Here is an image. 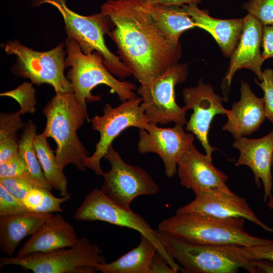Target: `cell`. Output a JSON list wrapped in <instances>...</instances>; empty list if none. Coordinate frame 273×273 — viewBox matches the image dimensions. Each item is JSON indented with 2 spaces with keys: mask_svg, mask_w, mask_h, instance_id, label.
<instances>
[{
  "mask_svg": "<svg viewBox=\"0 0 273 273\" xmlns=\"http://www.w3.org/2000/svg\"><path fill=\"white\" fill-rule=\"evenodd\" d=\"M2 47L8 55L16 56V62L11 69L16 76L28 78L37 85L50 84L56 93H73L72 85L64 74V43L44 52L33 50L16 40H9Z\"/></svg>",
  "mask_w": 273,
  "mask_h": 273,
  "instance_id": "ba28073f",
  "label": "cell"
},
{
  "mask_svg": "<svg viewBox=\"0 0 273 273\" xmlns=\"http://www.w3.org/2000/svg\"><path fill=\"white\" fill-rule=\"evenodd\" d=\"M243 217L221 218L199 213H175L164 219L158 230L186 243L254 247L273 244V240L253 236L244 229Z\"/></svg>",
  "mask_w": 273,
  "mask_h": 273,
  "instance_id": "7a4b0ae2",
  "label": "cell"
},
{
  "mask_svg": "<svg viewBox=\"0 0 273 273\" xmlns=\"http://www.w3.org/2000/svg\"><path fill=\"white\" fill-rule=\"evenodd\" d=\"M184 126L176 123L173 127L163 128L149 123L148 130H139V152L157 154L163 162L165 174L168 178L177 173L179 159L195 140L194 134L187 132Z\"/></svg>",
  "mask_w": 273,
  "mask_h": 273,
  "instance_id": "5bb4252c",
  "label": "cell"
},
{
  "mask_svg": "<svg viewBox=\"0 0 273 273\" xmlns=\"http://www.w3.org/2000/svg\"><path fill=\"white\" fill-rule=\"evenodd\" d=\"M34 150L44 176L49 184L60 192L61 196L70 195L68 192V180L63 170L58 166L54 152L47 138L42 133L36 134L33 142Z\"/></svg>",
  "mask_w": 273,
  "mask_h": 273,
  "instance_id": "484cf974",
  "label": "cell"
},
{
  "mask_svg": "<svg viewBox=\"0 0 273 273\" xmlns=\"http://www.w3.org/2000/svg\"><path fill=\"white\" fill-rule=\"evenodd\" d=\"M104 158L109 162L110 169L103 174L101 191L111 200L130 209L137 197L154 195L160 192L158 185L143 168L125 162L111 145Z\"/></svg>",
  "mask_w": 273,
  "mask_h": 273,
  "instance_id": "7c38bea8",
  "label": "cell"
},
{
  "mask_svg": "<svg viewBox=\"0 0 273 273\" xmlns=\"http://www.w3.org/2000/svg\"><path fill=\"white\" fill-rule=\"evenodd\" d=\"M53 213L27 211L14 215L0 216V248L12 256L21 241L34 234Z\"/></svg>",
  "mask_w": 273,
  "mask_h": 273,
  "instance_id": "7402d4cb",
  "label": "cell"
},
{
  "mask_svg": "<svg viewBox=\"0 0 273 273\" xmlns=\"http://www.w3.org/2000/svg\"><path fill=\"white\" fill-rule=\"evenodd\" d=\"M78 240L74 226L59 213L50 217L21 247L16 257L72 247Z\"/></svg>",
  "mask_w": 273,
  "mask_h": 273,
  "instance_id": "ffe728a7",
  "label": "cell"
},
{
  "mask_svg": "<svg viewBox=\"0 0 273 273\" xmlns=\"http://www.w3.org/2000/svg\"><path fill=\"white\" fill-rule=\"evenodd\" d=\"M101 13L114 26L108 33L119 58L141 84L148 83L178 63L180 42L167 40L142 0H108Z\"/></svg>",
  "mask_w": 273,
  "mask_h": 273,
  "instance_id": "6da1fadb",
  "label": "cell"
},
{
  "mask_svg": "<svg viewBox=\"0 0 273 273\" xmlns=\"http://www.w3.org/2000/svg\"><path fill=\"white\" fill-rule=\"evenodd\" d=\"M197 4L181 6L198 27L208 32L215 39L223 55L230 57L242 34L243 18L218 19L212 17L208 11L199 9Z\"/></svg>",
  "mask_w": 273,
  "mask_h": 273,
  "instance_id": "44dd1931",
  "label": "cell"
},
{
  "mask_svg": "<svg viewBox=\"0 0 273 273\" xmlns=\"http://www.w3.org/2000/svg\"><path fill=\"white\" fill-rule=\"evenodd\" d=\"M148 7L159 30L173 43H179V38L184 32L196 27L192 18L181 7L161 5Z\"/></svg>",
  "mask_w": 273,
  "mask_h": 273,
  "instance_id": "cb8c5ba5",
  "label": "cell"
},
{
  "mask_svg": "<svg viewBox=\"0 0 273 273\" xmlns=\"http://www.w3.org/2000/svg\"><path fill=\"white\" fill-rule=\"evenodd\" d=\"M43 188L34 187L26 195L23 200L24 206L29 211L36 212L43 201Z\"/></svg>",
  "mask_w": 273,
  "mask_h": 273,
  "instance_id": "e575fe53",
  "label": "cell"
},
{
  "mask_svg": "<svg viewBox=\"0 0 273 273\" xmlns=\"http://www.w3.org/2000/svg\"><path fill=\"white\" fill-rule=\"evenodd\" d=\"M1 96L9 97L16 100L20 105L21 114H33L35 112L36 101L35 90L32 83L25 82L15 89L1 94Z\"/></svg>",
  "mask_w": 273,
  "mask_h": 273,
  "instance_id": "83f0119b",
  "label": "cell"
},
{
  "mask_svg": "<svg viewBox=\"0 0 273 273\" xmlns=\"http://www.w3.org/2000/svg\"><path fill=\"white\" fill-rule=\"evenodd\" d=\"M47 118L44 130L46 138H51L57 145L56 163L64 170L70 164L85 171L89 151L79 140L77 131L89 120L87 109L77 101L73 93H56L42 110Z\"/></svg>",
  "mask_w": 273,
  "mask_h": 273,
  "instance_id": "3957f363",
  "label": "cell"
},
{
  "mask_svg": "<svg viewBox=\"0 0 273 273\" xmlns=\"http://www.w3.org/2000/svg\"><path fill=\"white\" fill-rule=\"evenodd\" d=\"M263 28V24L252 16L247 14L243 18L242 34L230 57V64L221 85L225 101L229 100L233 78L237 70L242 68L250 70L261 80V66L265 60L260 50Z\"/></svg>",
  "mask_w": 273,
  "mask_h": 273,
  "instance_id": "2e32d148",
  "label": "cell"
},
{
  "mask_svg": "<svg viewBox=\"0 0 273 273\" xmlns=\"http://www.w3.org/2000/svg\"><path fill=\"white\" fill-rule=\"evenodd\" d=\"M184 107L192 110L187 121L186 131L194 134L203 146L206 155L212 158L213 152L218 150L212 147L208 140L211 122L216 115H228L229 110L223 105V97L216 94L210 84H206L200 79L197 85L185 87L183 90Z\"/></svg>",
  "mask_w": 273,
  "mask_h": 273,
  "instance_id": "4fadbf2b",
  "label": "cell"
},
{
  "mask_svg": "<svg viewBox=\"0 0 273 273\" xmlns=\"http://www.w3.org/2000/svg\"><path fill=\"white\" fill-rule=\"evenodd\" d=\"M254 81L263 91L265 116L273 124V70L265 69L262 73L261 80L259 82L255 78Z\"/></svg>",
  "mask_w": 273,
  "mask_h": 273,
  "instance_id": "4dcf8cb0",
  "label": "cell"
},
{
  "mask_svg": "<svg viewBox=\"0 0 273 273\" xmlns=\"http://www.w3.org/2000/svg\"><path fill=\"white\" fill-rule=\"evenodd\" d=\"M242 7L263 26L273 25V0H249Z\"/></svg>",
  "mask_w": 273,
  "mask_h": 273,
  "instance_id": "f1b7e54d",
  "label": "cell"
},
{
  "mask_svg": "<svg viewBox=\"0 0 273 273\" xmlns=\"http://www.w3.org/2000/svg\"><path fill=\"white\" fill-rule=\"evenodd\" d=\"M14 177H30L19 154L8 161L0 163V178Z\"/></svg>",
  "mask_w": 273,
  "mask_h": 273,
  "instance_id": "d6a6232c",
  "label": "cell"
},
{
  "mask_svg": "<svg viewBox=\"0 0 273 273\" xmlns=\"http://www.w3.org/2000/svg\"><path fill=\"white\" fill-rule=\"evenodd\" d=\"M28 211L24 205L0 185V216L14 215Z\"/></svg>",
  "mask_w": 273,
  "mask_h": 273,
  "instance_id": "1f68e13d",
  "label": "cell"
},
{
  "mask_svg": "<svg viewBox=\"0 0 273 273\" xmlns=\"http://www.w3.org/2000/svg\"><path fill=\"white\" fill-rule=\"evenodd\" d=\"M233 146L240 152L236 166L245 165L252 171L255 183L264 188L263 200L266 202L271 195L272 176L271 168L273 156V128L265 136L259 139L242 136L236 139Z\"/></svg>",
  "mask_w": 273,
  "mask_h": 273,
  "instance_id": "ac0fdd59",
  "label": "cell"
},
{
  "mask_svg": "<svg viewBox=\"0 0 273 273\" xmlns=\"http://www.w3.org/2000/svg\"><path fill=\"white\" fill-rule=\"evenodd\" d=\"M271 166L273 168V156L272 158ZM267 205L270 210L273 211V197L271 195L269 197V201Z\"/></svg>",
  "mask_w": 273,
  "mask_h": 273,
  "instance_id": "60d3db41",
  "label": "cell"
},
{
  "mask_svg": "<svg viewBox=\"0 0 273 273\" xmlns=\"http://www.w3.org/2000/svg\"><path fill=\"white\" fill-rule=\"evenodd\" d=\"M74 218L80 221H103L121 227L134 230L147 238L166 259L169 265L176 271L181 267L167 253L162 245L158 230L153 229L140 214L131 209L120 206L101 190L95 188L85 197L73 214Z\"/></svg>",
  "mask_w": 273,
  "mask_h": 273,
  "instance_id": "9c48e42d",
  "label": "cell"
},
{
  "mask_svg": "<svg viewBox=\"0 0 273 273\" xmlns=\"http://www.w3.org/2000/svg\"><path fill=\"white\" fill-rule=\"evenodd\" d=\"M0 185L22 204L27 193L36 186L29 177L2 178Z\"/></svg>",
  "mask_w": 273,
  "mask_h": 273,
  "instance_id": "f546056e",
  "label": "cell"
},
{
  "mask_svg": "<svg viewBox=\"0 0 273 273\" xmlns=\"http://www.w3.org/2000/svg\"><path fill=\"white\" fill-rule=\"evenodd\" d=\"M180 185L195 195L204 193L235 194L226 184L228 176L215 167L212 158L203 154L192 144L177 164Z\"/></svg>",
  "mask_w": 273,
  "mask_h": 273,
  "instance_id": "9a60e30c",
  "label": "cell"
},
{
  "mask_svg": "<svg viewBox=\"0 0 273 273\" xmlns=\"http://www.w3.org/2000/svg\"><path fill=\"white\" fill-rule=\"evenodd\" d=\"M66 67L71 68L67 77L73 88L77 101L87 109L86 102L99 101L100 96H94L92 91L100 84L109 86L122 102L137 97L136 85L130 82L119 80L107 69L102 56L95 51L89 54L83 53L78 43L73 39H66Z\"/></svg>",
  "mask_w": 273,
  "mask_h": 273,
  "instance_id": "5b68a950",
  "label": "cell"
},
{
  "mask_svg": "<svg viewBox=\"0 0 273 273\" xmlns=\"http://www.w3.org/2000/svg\"><path fill=\"white\" fill-rule=\"evenodd\" d=\"M240 92V99L232 104L222 128L232 133L235 139L257 130L266 118L263 98L257 97L243 80Z\"/></svg>",
  "mask_w": 273,
  "mask_h": 273,
  "instance_id": "d6986e66",
  "label": "cell"
},
{
  "mask_svg": "<svg viewBox=\"0 0 273 273\" xmlns=\"http://www.w3.org/2000/svg\"><path fill=\"white\" fill-rule=\"evenodd\" d=\"M188 74V64L178 63L152 81L141 84L137 93L143 99L149 123L187 124L188 110L176 103L174 88L186 80Z\"/></svg>",
  "mask_w": 273,
  "mask_h": 273,
  "instance_id": "8fae6325",
  "label": "cell"
},
{
  "mask_svg": "<svg viewBox=\"0 0 273 273\" xmlns=\"http://www.w3.org/2000/svg\"><path fill=\"white\" fill-rule=\"evenodd\" d=\"M253 262L260 272H273V261L267 259H254Z\"/></svg>",
  "mask_w": 273,
  "mask_h": 273,
  "instance_id": "ab89813d",
  "label": "cell"
},
{
  "mask_svg": "<svg viewBox=\"0 0 273 273\" xmlns=\"http://www.w3.org/2000/svg\"><path fill=\"white\" fill-rule=\"evenodd\" d=\"M36 127L32 120L26 123L18 141V154L27 173L36 186L51 191L53 187L46 180L37 157L33 145Z\"/></svg>",
  "mask_w": 273,
  "mask_h": 273,
  "instance_id": "d4e9b609",
  "label": "cell"
},
{
  "mask_svg": "<svg viewBox=\"0 0 273 273\" xmlns=\"http://www.w3.org/2000/svg\"><path fill=\"white\" fill-rule=\"evenodd\" d=\"M252 259H267L273 261V244L254 247H243Z\"/></svg>",
  "mask_w": 273,
  "mask_h": 273,
  "instance_id": "d590c367",
  "label": "cell"
},
{
  "mask_svg": "<svg viewBox=\"0 0 273 273\" xmlns=\"http://www.w3.org/2000/svg\"><path fill=\"white\" fill-rule=\"evenodd\" d=\"M43 201L41 205L36 209V212L53 213L60 212L63 210L61 207V204L70 199V195L62 196L61 198L56 197L53 195L51 191L43 189Z\"/></svg>",
  "mask_w": 273,
  "mask_h": 273,
  "instance_id": "836d02e7",
  "label": "cell"
},
{
  "mask_svg": "<svg viewBox=\"0 0 273 273\" xmlns=\"http://www.w3.org/2000/svg\"><path fill=\"white\" fill-rule=\"evenodd\" d=\"M19 111L12 113H1L0 114V144H18L17 133L24 128V123Z\"/></svg>",
  "mask_w": 273,
  "mask_h": 273,
  "instance_id": "4316f807",
  "label": "cell"
},
{
  "mask_svg": "<svg viewBox=\"0 0 273 273\" xmlns=\"http://www.w3.org/2000/svg\"><path fill=\"white\" fill-rule=\"evenodd\" d=\"M142 101L140 97L123 102L116 107L106 104L103 108V115H96L90 120L92 128L98 131L100 136L95 152L85 162L86 168L98 175H102L104 172L101 160L114 140L130 127L148 130L149 121Z\"/></svg>",
  "mask_w": 273,
  "mask_h": 273,
  "instance_id": "30bf717a",
  "label": "cell"
},
{
  "mask_svg": "<svg viewBox=\"0 0 273 273\" xmlns=\"http://www.w3.org/2000/svg\"><path fill=\"white\" fill-rule=\"evenodd\" d=\"M262 47L264 60L273 57V25L263 26Z\"/></svg>",
  "mask_w": 273,
  "mask_h": 273,
  "instance_id": "8d00e7d4",
  "label": "cell"
},
{
  "mask_svg": "<svg viewBox=\"0 0 273 273\" xmlns=\"http://www.w3.org/2000/svg\"><path fill=\"white\" fill-rule=\"evenodd\" d=\"M158 232L166 251L181 265V272L236 273L244 268L260 273L242 246L191 244Z\"/></svg>",
  "mask_w": 273,
  "mask_h": 273,
  "instance_id": "277c9868",
  "label": "cell"
},
{
  "mask_svg": "<svg viewBox=\"0 0 273 273\" xmlns=\"http://www.w3.org/2000/svg\"><path fill=\"white\" fill-rule=\"evenodd\" d=\"M139 245L115 261L96 265L102 273H151L157 249L145 236L140 235Z\"/></svg>",
  "mask_w": 273,
  "mask_h": 273,
  "instance_id": "603a6c76",
  "label": "cell"
},
{
  "mask_svg": "<svg viewBox=\"0 0 273 273\" xmlns=\"http://www.w3.org/2000/svg\"><path fill=\"white\" fill-rule=\"evenodd\" d=\"M142 1L145 5L148 6L161 5L179 7L191 4L198 5L202 2L201 0H142Z\"/></svg>",
  "mask_w": 273,
  "mask_h": 273,
  "instance_id": "f35d334b",
  "label": "cell"
},
{
  "mask_svg": "<svg viewBox=\"0 0 273 273\" xmlns=\"http://www.w3.org/2000/svg\"><path fill=\"white\" fill-rule=\"evenodd\" d=\"M178 271L171 267L166 259L157 251L151 269V273H176Z\"/></svg>",
  "mask_w": 273,
  "mask_h": 273,
  "instance_id": "74e56055",
  "label": "cell"
},
{
  "mask_svg": "<svg viewBox=\"0 0 273 273\" xmlns=\"http://www.w3.org/2000/svg\"><path fill=\"white\" fill-rule=\"evenodd\" d=\"M102 252L99 245L82 237L69 249L32 253L21 257H2L0 267L15 265L34 273H95L97 264L106 262Z\"/></svg>",
  "mask_w": 273,
  "mask_h": 273,
  "instance_id": "52a82bcc",
  "label": "cell"
},
{
  "mask_svg": "<svg viewBox=\"0 0 273 273\" xmlns=\"http://www.w3.org/2000/svg\"><path fill=\"white\" fill-rule=\"evenodd\" d=\"M44 3L58 9L63 18L67 37L75 40L83 53L98 52L102 56L107 69L121 80L132 75L119 57L112 53L105 44L104 35L110 31L111 21L107 16L101 12L87 16L79 15L68 8L66 0H33L34 6Z\"/></svg>",
  "mask_w": 273,
  "mask_h": 273,
  "instance_id": "8992f818",
  "label": "cell"
},
{
  "mask_svg": "<svg viewBox=\"0 0 273 273\" xmlns=\"http://www.w3.org/2000/svg\"><path fill=\"white\" fill-rule=\"evenodd\" d=\"M195 195L192 201L178 208L175 213H199L221 218L243 217L265 231L273 233V228L265 224L255 215L245 198L221 193H204Z\"/></svg>",
  "mask_w": 273,
  "mask_h": 273,
  "instance_id": "e0dca14e",
  "label": "cell"
}]
</instances>
